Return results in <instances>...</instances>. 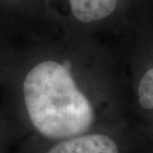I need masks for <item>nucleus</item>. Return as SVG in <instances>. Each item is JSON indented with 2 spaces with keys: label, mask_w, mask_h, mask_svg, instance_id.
<instances>
[{
  "label": "nucleus",
  "mask_w": 153,
  "mask_h": 153,
  "mask_svg": "<svg viewBox=\"0 0 153 153\" xmlns=\"http://www.w3.org/2000/svg\"><path fill=\"white\" fill-rule=\"evenodd\" d=\"M30 119L43 136L66 140L82 135L94 121V111L69 69L53 60L34 66L23 84Z\"/></svg>",
  "instance_id": "1"
},
{
  "label": "nucleus",
  "mask_w": 153,
  "mask_h": 153,
  "mask_svg": "<svg viewBox=\"0 0 153 153\" xmlns=\"http://www.w3.org/2000/svg\"><path fill=\"white\" fill-rule=\"evenodd\" d=\"M47 153H120L117 143L107 135L90 134L66 138Z\"/></svg>",
  "instance_id": "2"
},
{
  "label": "nucleus",
  "mask_w": 153,
  "mask_h": 153,
  "mask_svg": "<svg viewBox=\"0 0 153 153\" xmlns=\"http://www.w3.org/2000/svg\"><path fill=\"white\" fill-rule=\"evenodd\" d=\"M73 15L83 23L101 21L110 16L119 0H68Z\"/></svg>",
  "instance_id": "3"
},
{
  "label": "nucleus",
  "mask_w": 153,
  "mask_h": 153,
  "mask_svg": "<svg viewBox=\"0 0 153 153\" xmlns=\"http://www.w3.org/2000/svg\"><path fill=\"white\" fill-rule=\"evenodd\" d=\"M138 101L144 109H153V68L144 74L140 82Z\"/></svg>",
  "instance_id": "4"
}]
</instances>
